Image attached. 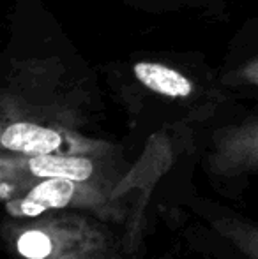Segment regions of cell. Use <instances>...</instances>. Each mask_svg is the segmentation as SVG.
<instances>
[{
  "label": "cell",
  "mask_w": 258,
  "mask_h": 259,
  "mask_svg": "<svg viewBox=\"0 0 258 259\" xmlns=\"http://www.w3.org/2000/svg\"><path fill=\"white\" fill-rule=\"evenodd\" d=\"M99 78L41 0L14 2L0 58V122L96 134L104 111Z\"/></svg>",
  "instance_id": "cell-1"
},
{
  "label": "cell",
  "mask_w": 258,
  "mask_h": 259,
  "mask_svg": "<svg viewBox=\"0 0 258 259\" xmlns=\"http://www.w3.org/2000/svg\"><path fill=\"white\" fill-rule=\"evenodd\" d=\"M104 87L124 111L134 138L202 127L232 99L200 52L138 50L99 65Z\"/></svg>",
  "instance_id": "cell-2"
},
{
  "label": "cell",
  "mask_w": 258,
  "mask_h": 259,
  "mask_svg": "<svg viewBox=\"0 0 258 259\" xmlns=\"http://www.w3.org/2000/svg\"><path fill=\"white\" fill-rule=\"evenodd\" d=\"M195 159L221 194L239 198L258 175V106L232 101L196 127Z\"/></svg>",
  "instance_id": "cell-4"
},
{
  "label": "cell",
  "mask_w": 258,
  "mask_h": 259,
  "mask_svg": "<svg viewBox=\"0 0 258 259\" xmlns=\"http://www.w3.org/2000/svg\"><path fill=\"white\" fill-rule=\"evenodd\" d=\"M217 76L232 101L258 106V13L234 32L217 64Z\"/></svg>",
  "instance_id": "cell-7"
},
{
  "label": "cell",
  "mask_w": 258,
  "mask_h": 259,
  "mask_svg": "<svg viewBox=\"0 0 258 259\" xmlns=\"http://www.w3.org/2000/svg\"><path fill=\"white\" fill-rule=\"evenodd\" d=\"M138 166L126 152L114 155H7L0 154V196L2 201L46 178L82 182L124 180Z\"/></svg>",
  "instance_id": "cell-5"
},
{
  "label": "cell",
  "mask_w": 258,
  "mask_h": 259,
  "mask_svg": "<svg viewBox=\"0 0 258 259\" xmlns=\"http://www.w3.org/2000/svg\"><path fill=\"white\" fill-rule=\"evenodd\" d=\"M0 238L13 259H126L140 242L128 228L87 210L4 217Z\"/></svg>",
  "instance_id": "cell-3"
},
{
  "label": "cell",
  "mask_w": 258,
  "mask_h": 259,
  "mask_svg": "<svg viewBox=\"0 0 258 259\" xmlns=\"http://www.w3.org/2000/svg\"><path fill=\"white\" fill-rule=\"evenodd\" d=\"M212 206L200 208L212 231L244 259H258V224L232 211H225L223 208Z\"/></svg>",
  "instance_id": "cell-8"
},
{
  "label": "cell",
  "mask_w": 258,
  "mask_h": 259,
  "mask_svg": "<svg viewBox=\"0 0 258 259\" xmlns=\"http://www.w3.org/2000/svg\"><path fill=\"white\" fill-rule=\"evenodd\" d=\"M128 9L149 16H165L184 11L205 14H221L232 0H121Z\"/></svg>",
  "instance_id": "cell-9"
},
{
  "label": "cell",
  "mask_w": 258,
  "mask_h": 259,
  "mask_svg": "<svg viewBox=\"0 0 258 259\" xmlns=\"http://www.w3.org/2000/svg\"><path fill=\"white\" fill-rule=\"evenodd\" d=\"M0 154L7 155H114L126 148L103 136L45 123L0 122Z\"/></svg>",
  "instance_id": "cell-6"
}]
</instances>
